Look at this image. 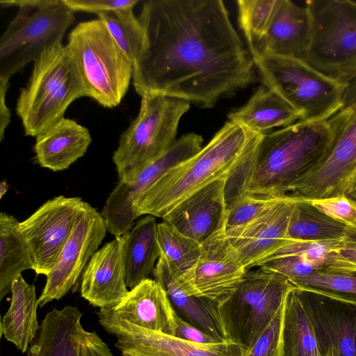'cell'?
<instances>
[{
	"mask_svg": "<svg viewBox=\"0 0 356 356\" xmlns=\"http://www.w3.org/2000/svg\"><path fill=\"white\" fill-rule=\"evenodd\" d=\"M228 176L219 178L188 195L169 211L163 220L200 244L225 229V184Z\"/></svg>",
	"mask_w": 356,
	"mask_h": 356,
	"instance_id": "19",
	"label": "cell"
},
{
	"mask_svg": "<svg viewBox=\"0 0 356 356\" xmlns=\"http://www.w3.org/2000/svg\"><path fill=\"white\" fill-rule=\"evenodd\" d=\"M9 185L6 180H3L0 183V199H1L4 194L7 192Z\"/></svg>",
	"mask_w": 356,
	"mask_h": 356,
	"instance_id": "46",
	"label": "cell"
},
{
	"mask_svg": "<svg viewBox=\"0 0 356 356\" xmlns=\"http://www.w3.org/2000/svg\"><path fill=\"white\" fill-rule=\"evenodd\" d=\"M9 309L1 322V334L22 353L28 351L40 328L37 318L38 299L33 284L22 275L13 282Z\"/></svg>",
	"mask_w": 356,
	"mask_h": 356,
	"instance_id": "27",
	"label": "cell"
},
{
	"mask_svg": "<svg viewBox=\"0 0 356 356\" xmlns=\"http://www.w3.org/2000/svg\"><path fill=\"white\" fill-rule=\"evenodd\" d=\"M298 200V197L289 194L269 205L246 225L225 231L248 270L289 243L287 231Z\"/></svg>",
	"mask_w": 356,
	"mask_h": 356,
	"instance_id": "16",
	"label": "cell"
},
{
	"mask_svg": "<svg viewBox=\"0 0 356 356\" xmlns=\"http://www.w3.org/2000/svg\"><path fill=\"white\" fill-rule=\"evenodd\" d=\"M319 211L348 227L356 234V200L347 195L308 200Z\"/></svg>",
	"mask_w": 356,
	"mask_h": 356,
	"instance_id": "38",
	"label": "cell"
},
{
	"mask_svg": "<svg viewBox=\"0 0 356 356\" xmlns=\"http://www.w3.org/2000/svg\"><path fill=\"white\" fill-rule=\"evenodd\" d=\"M320 356H321V355H320Z\"/></svg>",
	"mask_w": 356,
	"mask_h": 356,
	"instance_id": "49",
	"label": "cell"
},
{
	"mask_svg": "<svg viewBox=\"0 0 356 356\" xmlns=\"http://www.w3.org/2000/svg\"><path fill=\"white\" fill-rule=\"evenodd\" d=\"M277 0H238V18L249 51L261 41L269 26Z\"/></svg>",
	"mask_w": 356,
	"mask_h": 356,
	"instance_id": "35",
	"label": "cell"
},
{
	"mask_svg": "<svg viewBox=\"0 0 356 356\" xmlns=\"http://www.w3.org/2000/svg\"><path fill=\"white\" fill-rule=\"evenodd\" d=\"M139 113L122 134L113 154L119 180L131 181L175 143L190 102L159 94L141 97Z\"/></svg>",
	"mask_w": 356,
	"mask_h": 356,
	"instance_id": "8",
	"label": "cell"
},
{
	"mask_svg": "<svg viewBox=\"0 0 356 356\" xmlns=\"http://www.w3.org/2000/svg\"><path fill=\"white\" fill-rule=\"evenodd\" d=\"M350 238H352L326 241H291L270 254L264 261L281 257L296 255L302 257L309 261L317 264L323 270L325 268L330 254L340 248Z\"/></svg>",
	"mask_w": 356,
	"mask_h": 356,
	"instance_id": "36",
	"label": "cell"
},
{
	"mask_svg": "<svg viewBox=\"0 0 356 356\" xmlns=\"http://www.w3.org/2000/svg\"><path fill=\"white\" fill-rule=\"evenodd\" d=\"M228 119L252 133L262 135L275 127L290 125L301 117L277 92L264 86L243 106L231 112Z\"/></svg>",
	"mask_w": 356,
	"mask_h": 356,
	"instance_id": "26",
	"label": "cell"
},
{
	"mask_svg": "<svg viewBox=\"0 0 356 356\" xmlns=\"http://www.w3.org/2000/svg\"><path fill=\"white\" fill-rule=\"evenodd\" d=\"M0 4L18 8L0 39V81L9 82L46 49L62 44L74 12L65 0H5Z\"/></svg>",
	"mask_w": 356,
	"mask_h": 356,
	"instance_id": "5",
	"label": "cell"
},
{
	"mask_svg": "<svg viewBox=\"0 0 356 356\" xmlns=\"http://www.w3.org/2000/svg\"><path fill=\"white\" fill-rule=\"evenodd\" d=\"M99 324L116 339L122 353L136 356H245L246 350L229 340L198 343L162 332L141 328L125 321L99 319Z\"/></svg>",
	"mask_w": 356,
	"mask_h": 356,
	"instance_id": "15",
	"label": "cell"
},
{
	"mask_svg": "<svg viewBox=\"0 0 356 356\" xmlns=\"http://www.w3.org/2000/svg\"><path fill=\"white\" fill-rule=\"evenodd\" d=\"M85 96L86 86L67 45L46 49L34 61L16 104L25 135L36 138L44 133L64 118L74 100Z\"/></svg>",
	"mask_w": 356,
	"mask_h": 356,
	"instance_id": "4",
	"label": "cell"
},
{
	"mask_svg": "<svg viewBox=\"0 0 356 356\" xmlns=\"http://www.w3.org/2000/svg\"><path fill=\"white\" fill-rule=\"evenodd\" d=\"M333 115L322 121L298 120L265 134H254L226 180L228 205L238 196L282 197L326 155L333 139Z\"/></svg>",
	"mask_w": 356,
	"mask_h": 356,
	"instance_id": "2",
	"label": "cell"
},
{
	"mask_svg": "<svg viewBox=\"0 0 356 356\" xmlns=\"http://www.w3.org/2000/svg\"><path fill=\"white\" fill-rule=\"evenodd\" d=\"M296 288L356 306V273L320 270L289 281Z\"/></svg>",
	"mask_w": 356,
	"mask_h": 356,
	"instance_id": "33",
	"label": "cell"
},
{
	"mask_svg": "<svg viewBox=\"0 0 356 356\" xmlns=\"http://www.w3.org/2000/svg\"><path fill=\"white\" fill-rule=\"evenodd\" d=\"M258 267L279 273L287 278L289 281L307 276L322 270L317 264L296 255L265 260L261 262Z\"/></svg>",
	"mask_w": 356,
	"mask_h": 356,
	"instance_id": "39",
	"label": "cell"
},
{
	"mask_svg": "<svg viewBox=\"0 0 356 356\" xmlns=\"http://www.w3.org/2000/svg\"><path fill=\"white\" fill-rule=\"evenodd\" d=\"M250 55L264 86L293 107L300 120H325L342 108L348 85L328 78L303 60L259 52Z\"/></svg>",
	"mask_w": 356,
	"mask_h": 356,
	"instance_id": "7",
	"label": "cell"
},
{
	"mask_svg": "<svg viewBox=\"0 0 356 356\" xmlns=\"http://www.w3.org/2000/svg\"><path fill=\"white\" fill-rule=\"evenodd\" d=\"M279 198L249 193L238 196L227 206L225 231L246 225Z\"/></svg>",
	"mask_w": 356,
	"mask_h": 356,
	"instance_id": "37",
	"label": "cell"
},
{
	"mask_svg": "<svg viewBox=\"0 0 356 356\" xmlns=\"http://www.w3.org/2000/svg\"><path fill=\"white\" fill-rule=\"evenodd\" d=\"M247 271L221 229L201 243L197 262L177 280L186 294L220 304L232 294Z\"/></svg>",
	"mask_w": 356,
	"mask_h": 356,
	"instance_id": "13",
	"label": "cell"
},
{
	"mask_svg": "<svg viewBox=\"0 0 356 356\" xmlns=\"http://www.w3.org/2000/svg\"><path fill=\"white\" fill-rule=\"evenodd\" d=\"M172 166L171 160L161 156L145 166L131 181L119 180L101 212L108 232L115 237H120L130 231L138 218L136 211L140 200Z\"/></svg>",
	"mask_w": 356,
	"mask_h": 356,
	"instance_id": "22",
	"label": "cell"
},
{
	"mask_svg": "<svg viewBox=\"0 0 356 356\" xmlns=\"http://www.w3.org/2000/svg\"><path fill=\"white\" fill-rule=\"evenodd\" d=\"M81 296L99 309H111L129 290L126 280L124 236L115 237L90 257L81 277Z\"/></svg>",
	"mask_w": 356,
	"mask_h": 356,
	"instance_id": "18",
	"label": "cell"
},
{
	"mask_svg": "<svg viewBox=\"0 0 356 356\" xmlns=\"http://www.w3.org/2000/svg\"><path fill=\"white\" fill-rule=\"evenodd\" d=\"M300 295L321 355L356 356V306L306 291Z\"/></svg>",
	"mask_w": 356,
	"mask_h": 356,
	"instance_id": "17",
	"label": "cell"
},
{
	"mask_svg": "<svg viewBox=\"0 0 356 356\" xmlns=\"http://www.w3.org/2000/svg\"><path fill=\"white\" fill-rule=\"evenodd\" d=\"M353 191H356V182H355V187H354Z\"/></svg>",
	"mask_w": 356,
	"mask_h": 356,
	"instance_id": "48",
	"label": "cell"
},
{
	"mask_svg": "<svg viewBox=\"0 0 356 356\" xmlns=\"http://www.w3.org/2000/svg\"><path fill=\"white\" fill-rule=\"evenodd\" d=\"M9 82L0 81V140L3 139L4 131L10 122V111L6 104V94Z\"/></svg>",
	"mask_w": 356,
	"mask_h": 356,
	"instance_id": "45",
	"label": "cell"
},
{
	"mask_svg": "<svg viewBox=\"0 0 356 356\" xmlns=\"http://www.w3.org/2000/svg\"><path fill=\"white\" fill-rule=\"evenodd\" d=\"M13 216L0 214V300L11 292L14 280L22 272L33 270L28 245Z\"/></svg>",
	"mask_w": 356,
	"mask_h": 356,
	"instance_id": "30",
	"label": "cell"
},
{
	"mask_svg": "<svg viewBox=\"0 0 356 356\" xmlns=\"http://www.w3.org/2000/svg\"><path fill=\"white\" fill-rule=\"evenodd\" d=\"M107 232L101 213L88 203L78 218L38 298L40 307L65 296L76 283Z\"/></svg>",
	"mask_w": 356,
	"mask_h": 356,
	"instance_id": "14",
	"label": "cell"
},
{
	"mask_svg": "<svg viewBox=\"0 0 356 356\" xmlns=\"http://www.w3.org/2000/svg\"><path fill=\"white\" fill-rule=\"evenodd\" d=\"M138 19L143 51L133 83L141 97L159 94L210 108L255 79L252 56L221 0H149Z\"/></svg>",
	"mask_w": 356,
	"mask_h": 356,
	"instance_id": "1",
	"label": "cell"
},
{
	"mask_svg": "<svg viewBox=\"0 0 356 356\" xmlns=\"http://www.w3.org/2000/svg\"><path fill=\"white\" fill-rule=\"evenodd\" d=\"M177 273L159 257L153 273L167 293L175 314L219 342L227 341L218 311V303L186 294L177 282Z\"/></svg>",
	"mask_w": 356,
	"mask_h": 356,
	"instance_id": "23",
	"label": "cell"
},
{
	"mask_svg": "<svg viewBox=\"0 0 356 356\" xmlns=\"http://www.w3.org/2000/svg\"><path fill=\"white\" fill-rule=\"evenodd\" d=\"M83 314L74 306L53 308L42 319L27 356H81V343L86 330Z\"/></svg>",
	"mask_w": 356,
	"mask_h": 356,
	"instance_id": "24",
	"label": "cell"
},
{
	"mask_svg": "<svg viewBox=\"0 0 356 356\" xmlns=\"http://www.w3.org/2000/svg\"><path fill=\"white\" fill-rule=\"evenodd\" d=\"M355 235L354 232L319 211L309 201L298 197L288 227L289 242L326 241Z\"/></svg>",
	"mask_w": 356,
	"mask_h": 356,
	"instance_id": "31",
	"label": "cell"
},
{
	"mask_svg": "<svg viewBox=\"0 0 356 356\" xmlns=\"http://www.w3.org/2000/svg\"><path fill=\"white\" fill-rule=\"evenodd\" d=\"M324 270L356 273V240L348 239L340 248L332 252Z\"/></svg>",
	"mask_w": 356,
	"mask_h": 356,
	"instance_id": "42",
	"label": "cell"
},
{
	"mask_svg": "<svg viewBox=\"0 0 356 356\" xmlns=\"http://www.w3.org/2000/svg\"><path fill=\"white\" fill-rule=\"evenodd\" d=\"M99 319L125 321L146 330L174 335L175 312L166 292L155 279L147 278L130 289L113 308L99 309Z\"/></svg>",
	"mask_w": 356,
	"mask_h": 356,
	"instance_id": "20",
	"label": "cell"
},
{
	"mask_svg": "<svg viewBox=\"0 0 356 356\" xmlns=\"http://www.w3.org/2000/svg\"><path fill=\"white\" fill-rule=\"evenodd\" d=\"M81 356H113L108 345L98 334L86 336L81 344Z\"/></svg>",
	"mask_w": 356,
	"mask_h": 356,
	"instance_id": "44",
	"label": "cell"
},
{
	"mask_svg": "<svg viewBox=\"0 0 356 356\" xmlns=\"http://www.w3.org/2000/svg\"><path fill=\"white\" fill-rule=\"evenodd\" d=\"M331 145L319 164L296 184L291 195L305 200L351 193L356 182V97L334 115Z\"/></svg>",
	"mask_w": 356,
	"mask_h": 356,
	"instance_id": "11",
	"label": "cell"
},
{
	"mask_svg": "<svg viewBox=\"0 0 356 356\" xmlns=\"http://www.w3.org/2000/svg\"><path fill=\"white\" fill-rule=\"evenodd\" d=\"M97 16L106 26L119 47L134 63L143 51L145 35L133 8L107 11Z\"/></svg>",
	"mask_w": 356,
	"mask_h": 356,
	"instance_id": "34",
	"label": "cell"
},
{
	"mask_svg": "<svg viewBox=\"0 0 356 356\" xmlns=\"http://www.w3.org/2000/svg\"><path fill=\"white\" fill-rule=\"evenodd\" d=\"M314 332L303 306L300 290L286 294L282 314L280 356H320Z\"/></svg>",
	"mask_w": 356,
	"mask_h": 356,
	"instance_id": "29",
	"label": "cell"
},
{
	"mask_svg": "<svg viewBox=\"0 0 356 356\" xmlns=\"http://www.w3.org/2000/svg\"><path fill=\"white\" fill-rule=\"evenodd\" d=\"M283 305L245 356H280Z\"/></svg>",
	"mask_w": 356,
	"mask_h": 356,
	"instance_id": "40",
	"label": "cell"
},
{
	"mask_svg": "<svg viewBox=\"0 0 356 356\" xmlns=\"http://www.w3.org/2000/svg\"><path fill=\"white\" fill-rule=\"evenodd\" d=\"M293 286L275 272L260 268L248 270L232 294L218 305L227 339L247 352L270 323Z\"/></svg>",
	"mask_w": 356,
	"mask_h": 356,
	"instance_id": "10",
	"label": "cell"
},
{
	"mask_svg": "<svg viewBox=\"0 0 356 356\" xmlns=\"http://www.w3.org/2000/svg\"><path fill=\"white\" fill-rule=\"evenodd\" d=\"M87 204L81 197L59 195L19 222L37 275L47 276L51 270Z\"/></svg>",
	"mask_w": 356,
	"mask_h": 356,
	"instance_id": "12",
	"label": "cell"
},
{
	"mask_svg": "<svg viewBox=\"0 0 356 356\" xmlns=\"http://www.w3.org/2000/svg\"><path fill=\"white\" fill-rule=\"evenodd\" d=\"M74 11L92 13L97 15L116 10L133 8L138 0H65Z\"/></svg>",
	"mask_w": 356,
	"mask_h": 356,
	"instance_id": "41",
	"label": "cell"
},
{
	"mask_svg": "<svg viewBox=\"0 0 356 356\" xmlns=\"http://www.w3.org/2000/svg\"><path fill=\"white\" fill-rule=\"evenodd\" d=\"M310 33V18L307 8L300 7L289 0H277L265 35L249 52L305 60Z\"/></svg>",
	"mask_w": 356,
	"mask_h": 356,
	"instance_id": "21",
	"label": "cell"
},
{
	"mask_svg": "<svg viewBox=\"0 0 356 356\" xmlns=\"http://www.w3.org/2000/svg\"><path fill=\"white\" fill-rule=\"evenodd\" d=\"M157 241L163 257L178 276L190 270L197 262L201 244L185 236L168 222L157 224Z\"/></svg>",
	"mask_w": 356,
	"mask_h": 356,
	"instance_id": "32",
	"label": "cell"
},
{
	"mask_svg": "<svg viewBox=\"0 0 356 356\" xmlns=\"http://www.w3.org/2000/svg\"><path fill=\"white\" fill-rule=\"evenodd\" d=\"M67 47L78 65L87 97L105 108L120 104L133 79L134 63L98 19L78 24Z\"/></svg>",
	"mask_w": 356,
	"mask_h": 356,
	"instance_id": "6",
	"label": "cell"
},
{
	"mask_svg": "<svg viewBox=\"0 0 356 356\" xmlns=\"http://www.w3.org/2000/svg\"><path fill=\"white\" fill-rule=\"evenodd\" d=\"M91 141L86 127L63 118L36 137V161L54 172L66 170L85 154Z\"/></svg>",
	"mask_w": 356,
	"mask_h": 356,
	"instance_id": "25",
	"label": "cell"
},
{
	"mask_svg": "<svg viewBox=\"0 0 356 356\" xmlns=\"http://www.w3.org/2000/svg\"><path fill=\"white\" fill-rule=\"evenodd\" d=\"M122 356H136V355H130V354H127V353H122Z\"/></svg>",
	"mask_w": 356,
	"mask_h": 356,
	"instance_id": "47",
	"label": "cell"
},
{
	"mask_svg": "<svg viewBox=\"0 0 356 356\" xmlns=\"http://www.w3.org/2000/svg\"><path fill=\"white\" fill-rule=\"evenodd\" d=\"M157 224L154 216L146 215L124 236L126 280L129 290L153 275L161 254Z\"/></svg>",
	"mask_w": 356,
	"mask_h": 356,
	"instance_id": "28",
	"label": "cell"
},
{
	"mask_svg": "<svg viewBox=\"0 0 356 356\" xmlns=\"http://www.w3.org/2000/svg\"><path fill=\"white\" fill-rule=\"evenodd\" d=\"M173 337L198 343H219L213 337L184 321L175 312V332Z\"/></svg>",
	"mask_w": 356,
	"mask_h": 356,
	"instance_id": "43",
	"label": "cell"
},
{
	"mask_svg": "<svg viewBox=\"0 0 356 356\" xmlns=\"http://www.w3.org/2000/svg\"><path fill=\"white\" fill-rule=\"evenodd\" d=\"M311 24L305 59L311 67L343 85L356 79V2L309 0Z\"/></svg>",
	"mask_w": 356,
	"mask_h": 356,
	"instance_id": "9",
	"label": "cell"
},
{
	"mask_svg": "<svg viewBox=\"0 0 356 356\" xmlns=\"http://www.w3.org/2000/svg\"><path fill=\"white\" fill-rule=\"evenodd\" d=\"M253 134L227 122L200 151L152 184L140 201L137 217L146 214L163 218L188 195L228 176L242 159Z\"/></svg>",
	"mask_w": 356,
	"mask_h": 356,
	"instance_id": "3",
	"label": "cell"
}]
</instances>
